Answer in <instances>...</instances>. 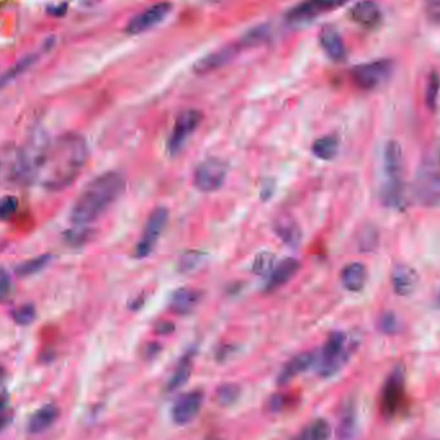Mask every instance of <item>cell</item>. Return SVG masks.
Masks as SVG:
<instances>
[{
	"label": "cell",
	"mask_w": 440,
	"mask_h": 440,
	"mask_svg": "<svg viewBox=\"0 0 440 440\" xmlns=\"http://www.w3.org/2000/svg\"><path fill=\"white\" fill-rule=\"evenodd\" d=\"M169 218V211L166 207H156L148 216L145 221L143 233L141 236L138 241L134 254L138 259H145L147 256L152 254V251L158 245V238L165 229L166 223Z\"/></svg>",
	"instance_id": "cell-10"
},
{
	"label": "cell",
	"mask_w": 440,
	"mask_h": 440,
	"mask_svg": "<svg viewBox=\"0 0 440 440\" xmlns=\"http://www.w3.org/2000/svg\"><path fill=\"white\" fill-rule=\"evenodd\" d=\"M52 141L42 126L30 131L25 145L20 147L22 160V185H30L38 179L45 158L48 156Z\"/></svg>",
	"instance_id": "cell-3"
},
{
	"label": "cell",
	"mask_w": 440,
	"mask_h": 440,
	"mask_svg": "<svg viewBox=\"0 0 440 440\" xmlns=\"http://www.w3.org/2000/svg\"><path fill=\"white\" fill-rule=\"evenodd\" d=\"M414 193L422 205H440V169L433 160H427L419 166L414 180Z\"/></svg>",
	"instance_id": "cell-7"
},
{
	"label": "cell",
	"mask_w": 440,
	"mask_h": 440,
	"mask_svg": "<svg viewBox=\"0 0 440 440\" xmlns=\"http://www.w3.org/2000/svg\"><path fill=\"white\" fill-rule=\"evenodd\" d=\"M202 403H204V394L199 390L182 395L172 406V421L179 427L188 425L199 414Z\"/></svg>",
	"instance_id": "cell-14"
},
{
	"label": "cell",
	"mask_w": 440,
	"mask_h": 440,
	"mask_svg": "<svg viewBox=\"0 0 440 440\" xmlns=\"http://www.w3.org/2000/svg\"><path fill=\"white\" fill-rule=\"evenodd\" d=\"M354 425H356V412H354V407L348 405L343 412L341 422H340V431H339V439L351 440L354 431Z\"/></svg>",
	"instance_id": "cell-31"
},
{
	"label": "cell",
	"mask_w": 440,
	"mask_h": 440,
	"mask_svg": "<svg viewBox=\"0 0 440 440\" xmlns=\"http://www.w3.org/2000/svg\"><path fill=\"white\" fill-rule=\"evenodd\" d=\"M125 178L117 172H107L89 182L71 209V221L87 227L98 219L124 192Z\"/></svg>",
	"instance_id": "cell-2"
},
{
	"label": "cell",
	"mask_w": 440,
	"mask_h": 440,
	"mask_svg": "<svg viewBox=\"0 0 440 440\" xmlns=\"http://www.w3.org/2000/svg\"><path fill=\"white\" fill-rule=\"evenodd\" d=\"M351 356L349 339L344 332L335 331L326 340L318 358V372L322 378H331L346 363Z\"/></svg>",
	"instance_id": "cell-4"
},
{
	"label": "cell",
	"mask_w": 440,
	"mask_h": 440,
	"mask_svg": "<svg viewBox=\"0 0 440 440\" xmlns=\"http://www.w3.org/2000/svg\"><path fill=\"white\" fill-rule=\"evenodd\" d=\"M319 43L324 50V53L330 57L332 61L340 62L345 58V45L343 39L336 30L330 26L321 31L319 34Z\"/></svg>",
	"instance_id": "cell-22"
},
{
	"label": "cell",
	"mask_w": 440,
	"mask_h": 440,
	"mask_svg": "<svg viewBox=\"0 0 440 440\" xmlns=\"http://www.w3.org/2000/svg\"><path fill=\"white\" fill-rule=\"evenodd\" d=\"M202 120L201 112L197 110L183 111L178 117L177 121L172 126V133L167 139V152L175 156L177 153L182 151V148L188 141V138L192 136L196 129L199 128Z\"/></svg>",
	"instance_id": "cell-11"
},
{
	"label": "cell",
	"mask_w": 440,
	"mask_h": 440,
	"mask_svg": "<svg viewBox=\"0 0 440 440\" xmlns=\"http://www.w3.org/2000/svg\"><path fill=\"white\" fill-rule=\"evenodd\" d=\"M317 357L314 353H300L294 358H291L289 362L285 365L282 371L278 376V384L280 385H286L289 384L292 378L299 376L300 373L308 371L312 365L316 363Z\"/></svg>",
	"instance_id": "cell-18"
},
{
	"label": "cell",
	"mask_w": 440,
	"mask_h": 440,
	"mask_svg": "<svg viewBox=\"0 0 440 440\" xmlns=\"http://www.w3.org/2000/svg\"><path fill=\"white\" fill-rule=\"evenodd\" d=\"M390 281L397 295L409 296L419 286V275L412 267L407 264H398L392 269Z\"/></svg>",
	"instance_id": "cell-15"
},
{
	"label": "cell",
	"mask_w": 440,
	"mask_h": 440,
	"mask_svg": "<svg viewBox=\"0 0 440 440\" xmlns=\"http://www.w3.org/2000/svg\"><path fill=\"white\" fill-rule=\"evenodd\" d=\"M440 92V77L436 72H431L427 79V90H425V102L429 110L434 111L438 104Z\"/></svg>",
	"instance_id": "cell-32"
},
{
	"label": "cell",
	"mask_w": 440,
	"mask_h": 440,
	"mask_svg": "<svg viewBox=\"0 0 440 440\" xmlns=\"http://www.w3.org/2000/svg\"><path fill=\"white\" fill-rule=\"evenodd\" d=\"M406 395V371L402 365L392 368L383 385L380 409L386 419H392L400 411Z\"/></svg>",
	"instance_id": "cell-5"
},
{
	"label": "cell",
	"mask_w": 440,
	"mask_h": 440,
	"mask_svg": "<svg viewBox=\"0 0 440 440\" xmlns=\"http://www.w3.org/2000/svg\"><path fill=\"white\" fill-rule=\"evenodd\" d=\"M9 422H11V417L8 414H0V431L7 427Z\"/></svg>",
	"instance_id": "cell-47"
},
{
	"label": "cell",
	"mask_w": 440,
	"mask_h": 440,
	"mask_svg": "<svg viewBox=\"0 0 440 440\" xmlns=\"http://www.w3.org/2000/svg\"><path fill=\"white\" fill-rule=\"evenodd\" d=\"M287 402H289V400H287V398H286L285 395L278 394V395H275L273 398H270V400H269V407H270L272 411L277 412V411H281L282 408H285Z\"/></svg>",
	"instance_id": "cell-44"
},
{
	"label": "cell",
	"mask_w": 440,
	"mask_h": 440,
	"mask_svg": "<svg viewBox=\"0 0 440 440\" xmlns=\"http://www.w3.org/2000/svg\"><path fill=\"white\" fill-rule=\"evenodd\" d=\"M38 60H39L38 53H30V55L22 57L20 61H17L11 69H8L3 75L0 76V90L6 88L8 84L12 83L18 76H21L28 70L31 69L35 63L38 62Z\"/></svg>",
	"instance_id": "cell-27"
},
{
	"label": "cell",
	"mask_w": 440,
	"mask_h": 440,
	"mask_svg": "<svg viewBox=\"0 0 440 440\" xmlns=\"http://www.w3.org/2000/svg\"><path fill=\"white\" fill-rule=\"evenodd\" d=\"M240 397V387L233 384L220 386L216 392V400L221 406H231Z\"/></svg>",
	"instance_id": "cell-35"
},
{
	"label": "cell",
	"mask_w": 440,
	"mask_h": 440,
	"mask_svg": "<svg viewBox=\"0 0 440 440\" xmlns=\"http://www.w3.org/2000/svg\"><path fill=\"white\" fill-rule=\"evenodd\" d=\"M438 303H439V305H440V292H439V297H438Z\"/></svg>",
	"instance_id": "cell-52"
},
{
	"label": "cell",
	"mask_w": 440,
	"mask_h": 440,
	"mask_svg": "<svg viewBox=\"0 0 440 440\" xmlns=\"http://www.w3.org/2000/svg\"><path fill=\"white\" fill-rule=\"evenodd\" d=\"M99 0H80V3L83 4L84 7H92L97 4Z\"/></svg>",
	"instance_id": "cell-49"
},
{
	"label": "cell",
	"mask_w": 440,
	"mask_h": 440,
	"mask_svg": "<svg viewBox=\"0 0 440 440\" xmlns=\"http://www.w3.org/2000/svg\"><path fill=\"white\" fill-rule=\"evenodd\" d=\"M269 28L267 26H258L251 28L248 33L243 35L241 44L243 47H255L258 44H262L264 40L268 39Z\"/></svg>",
	"instance_id": "cell-34"
},
{
	"label": "cell",
	"mask_w": 440,
	"mask_h": 440,
	"mask_svg": "<svg viewBox=\"0 0 440 440\" xmlns=\"http://www.w3.org/2000/svg\"><path fill=\"white\" fill-rule=\"evenodd\" d=\"M12 291L11 275L4 268H0V302H4Z\"/></svg>",
	"instance_id": "cell-41"
},
{
	"label": "cell",
	"mask_w": 440,
	"mask_h": 440,
	"mask_svg": "<svg viewBox=\"0 0 440 440\" xmlns=\"http://www.w3.org/2000/svg\"><path fill=\"white\" fill-rule=\"evenodd\" d=\"M227 172L228 166L223 160L207 158L196 167L193 174V185L201 192H215L226 182Z\"/></svg>",
	"instance_id": "cell-8"
},
{
	"label": "cell",
	"mask_w": 440,
	"mask_h": 440,
	"mask_svg": "<svg viewBox=\"0 0 440 440\" xmlns=\"http://www.w3.org/2000/svg\"><path fill=\"white\" fill-rule=\"evenodd\" d=\"M13 185H22L21 150L8 145L0 150V187Z\"/></svg>",
	"instance_id": "cell-12"
},
{
	"label": "cell",
	"mask_w": 440,
	"mask_h": 440,
	"mask_svg": "<svg viewBox=\"0 0 440 440\" xmlns=\"http://www.w3.org/2000/svg\"><path fill=\"white\" fill-rule=\"evenodd\" d=\"M330 424L324 419H314L292 440H329L331 438Z\"/></svg>",
	"instance_id": "cell-28"
},
{
	"label": "cell",
	"mask_w": 440,
	"mask_h": 440,
	"mask_svg": "<svg viewBox=\"0 0 440 440\" xmlns=\"http://www.w3.org/2000/svg\"><path fill=\"white\" fill-rule=\"evenodd\" d=\"M199 259H201V254H199V253H196V251L187 253L186 255H183V258L179 262L180 270H189V269L194 268L197 265Z\"/></svg>",
	"instance_id": "cell-43"
},
{
	"label": "cell",
	"mask_w": 440,
	"mask_h": 440,
	"mask_svg": "<svg viewBox=\"0 0 440 440\" xmlns=\"http://www.w3.org/2000/svg\"><path fill=\"white\" fill-rule=\"evenodd\" d=\"M384 170L385 182H398L403 180V153L398 142L390 141L385 145L384 151Z\"/></svg>",
	"instance_id": "cell-17"
},
{
	"label": "cell",
	"mask_w": 440,
	"mask_h": 440,
	"mask_svg": "<svg viewBox=\"0 0 440 440\" xmlns=\"http://www.w3.org/2000/svg\"><path fill=\"white\" fill-rule=\"evenodd\" d=\"M89 237V229L82 226H76V228L71 229L67 233V241L74 243V245H80L83 242L87 241Z\"/></svg>",
	"instance_id": "cell-40"
},
{
	"label": "cell",
	"mask_w": 440,
	"mask_h": 440,
	"mask_svg": "<svg viewBox=\"0 0 440 440\" xmlns=\"http://www.w3.org/2000/svg\"><path fill=\"white\" fill-rule=\"evenodd\" d=\"M60 416V409L55 405H45L39 408L36 412L30 417L28 421V431L31 434H40L52 427L55 419Z\"/></svg>",
	"instance_id": "cell-24"
},
{
	"label": "cell",
	"mask_w": 440,
	"mask_h": 440,
	"mask_svg": "<svg viewBox=\"0 0 440 440\" xmlns=\"http://www.w3.org/2000/svg\"><path fill=\"white\" fill-rule=\"evenodd\" d=\"M89 155L85 138L66 133L52 142L48 156L38 177L43 188L57 192L71 186L80 175Z\"/></svg>",
	"instance_id": "cell-1"
},
{
	"label": "cell",
	"mask_w": 440,
	"mask_h": 440,
	"mask_svg": "<svg viewBox=\"0 0 440 440\" xmlns=\"http://www.w3.org/2000/svg\"><path fill=\"white\" fill-rule=\"evenodd\" d=\"M312 152L316 158L324 161L332 160L339 152V139L335 136H324L319 138L312 145Z\"/></svg>",
	"instance_id": "cell-29"
},
{
	"label": "cell",
	"mask_w": 440,
	"mask_h": 440,
	"mask_svg": "<svg viewBox=\"0 0 440 440\" xmlns=\"http://www.w3.org/2000/svg\"><path fill=\"white\" fill-rule=\"evenodd\" d=\"M6 376H7V372H6V370L0 365V385L4 383V378H6Z\"/></svg>",
	"instance_id": "cell-50"
},
{
	"label": "cell",
	"mask_w": 440,
	"mask_h": 440,
	"mask_svg": "<svg viewBox=\"0 0 440 440\" xmlns=\"http://www.w3.org/2000/svg\"><path fill=\"white\" fill-rule=\"evenodd\" d=\"M299 267L300 264L294 258L283 259L282 262L277 264L275 268L272 269L269 275L268 282L265 286V291L273 292L275 290L285 286L296 275Z\"/></svg>",
	"instance_id": "cell-19"
},
{
	"label": "cell",
	"mask_w": 440,
	"mask_h": 440,
	"mask_svg": "<svg viewBox=\"0 0 440 440\" xmlns=\"http://www.w3.org/2000/svg\"><path fill=\"white\" fill-rule=\"evenodd\" d=\"M158 331L160 334H169L170 331H172V326L169 324H158Z\"/></svg>",
	"instance_id": "cell-46"
},
{
	"label": "cell",
	"mask_w": 440,
	"mask_h": 440,
	"mask_svg": "<svg viewBox=\"0 0 440 440\" xmlns=\"http://www.w3.org/2000/svg\"><path fill=\"white\" fill-rule=\"evenodd\" d=\"M346 1L348 0H304L290 9L289 13L286 14V20L291 26H305L319 16L344 6Z\"/></svg>",
	"instance_id": "cell-9"
},
{
	"label": "cell",
	"mask_w": 440,
	"mask_h": 440,
	"mask_svg": "<svg viewBox=\"0 0 440 440\" xmlns=\"http://www.w3.org/2000/svg\"><path fill=\"white\" fill-rule=\"evenodd\" d=\"M143 303H145V295L141 296L139 299H138L137 297V299H136L134 302H131V309L138 310L139 309V308H141V307H142V305H143Z\"/></svg>",
	"instance_id": "cell-45"
},
{
	"label": "cell",
	"mask_w": 440,
	"mask_h": 440,
	"mask_svg": "<svg viewBox=\"0 0 440 440\" xmlns=\"http://www.w3.org/2000/svg\"><path fill=\"white\" fill-rule=\"evenodd\" d=\"M394 74V63L390 60H378L358 65L351 70L353 83L359 89L376 90L384 87Z\"/></svg>",
	"instance_id": "cell-6"
},
{
	"label": "cell",
	"mask_w": 440,
	"mask_h": 440,
	"mask_svg": "<svg viewBox=\"0 0 440 440\" xmlns=\"http://www.w3.org/2000/svg\"><path fill=\"white\" fill-rule=\"evenodd\" d=\"M194 354H196V351L191 349V351H187L183 357L180 358L178 365H177V368H175V371L172 373V378L169 380V384H167V389L170 392H174L178 387H182L186 384L187 380L191 376Z\"/></svg>",
	"instance_id": "cell-26"
},
{
	"label": "cell",
	"mask_w": 440,
	"mask_h": 440,
	"mask_svg": "<svg viewBox=\"0 0 440 440\" xmlns=\"http://www.w3.org/2000/svg\"><path fill=\"white\" fill-rule=\"evenodd\" d=\"M234 55V48L220 49L215 53L204 57L202 60H199V62L194 65V72L197 74H207L211 72L214 70L223 67L226 63L229 62L232 60Z\"/></svg>",
	"instance_id": "cell-25"
},
{
	"label": "cell",
	"mask_w": 440,
	"mask_h": 440,
	"mask_svg": "<svg viewBox=\"0 0 440 440\" xmlns=\"http://www.w3.org/2000/svg\"><path fill=\"white\" fill-rule=\"evenodd\" d=\"M275 268V255L270 253H262L255 259L253 270L256 275H269Z\"/></svg>",
	"instance_id": "cell-36"
},
{
	"label": "cell",
	"mask_w": 440,
	"mask_h": 440,
	"mask_svg": "<svg viewBox=\"0 0 440 440\" xmlns=\"http://www.w3.org/2000/svg\"><path fill=\"white\" fill-rule=\"evenodd\" d=\"M207 440H223V439H218V438H211V439H207Z\"/></svg>",
	"instance_id": "cell-51"
},
{
	"label": "cell",
	"mask_w": 440,
	"mask_h": 440,
	"mask_svg": "<svg viewBox=\"0 0 440 440\" xmlns=\"http://www.w3.org/2000/svg\"><path fill=\"white\" fill-rule=\"evenodd\" d=\"M425 12L430 21L440 25V0H427Z\"/></svg>",
	"instance_id": "cell-42"
},
{
	"label": "cell",
	"mask_w": 440,
	"mask_h": 440,
	"mask_svg": "<svg viewBox=\"0 0 440 440\" xmlns=\"http://www.w3.org/2000/svg\"><path fill=\"white\" fill-rule=\"evenodd\" d=\"M18 201L13 196H6L0 199V220L11 219L17 211Z\"/></svg>",
	"instance_id": "cell-38"
},
{
	"label": "cell",
	"mask_w": 440,
	"mask_h": 440,
	"mask_svg": "<svg viewBox=\"0 0 440 440\" xmlns=\"http://www.w3.org/2000/svg\"><path fill=\"white\" fill-rule=\"evenodd\" d=\"M399 324L397 317L392 312H387L385 314H383L380 319V329L383 332H385L387 335H392L398 331Z\"/></svg>",
	"instance_id": "cell-39"
},
{
	"label": "cell",
	"mask_w": 440,
	"mask_h": 440,
	"mask_svg": "<svg viewBox=\"0 0 440 440\" xmlns=\"http://www.w3.org/2000/svg\"><path fill=\"white\" fill-rule=\"evenodd\" d=\"M275 233L289 248H296L302 242V229L289 215H281L273 223Z\"/></svg>",
	"instance_id": "cell-21"
},
{
	"label": "cell",
	"mask_w": 440,
	"mask_h": 440,
	"mask_svg": "<svg viewBox=\"0 0 440 440\" xmlns=\"http://www.w3.org/2000/svg\"><path fill=\"white\" fill-rule=\"evenodd\" d=\"M378 243V232L376 228L368 226L362 229V233L359 237V248L362 253H371Z\"/></svg>",
	"instance_id": "cell-33"
},
{
	"label": "cell",
	"mask_w": 440,
	"mask_h": 440,
	"mask_svg": "<svg viewBox=\"0 0 440 440\" xmlns=\"http://www.w3.org/2000/svg\"><path fill=\"white\" fill-rule=\"evenodd\" d=\"M351 20L365 28H376L381 23L383 14L378 3L362 0L351 9Z\"/></svg>",
	"instance_id": "cell-16"
},
{
	"label": "cell",
	"mask_w": 440,
	"mask_h": 440,
	"mask_svg": "<svg viewBox=\"0 0 440 440\" xmlns=\"http://www.w3.org/2000/svg\"><path fill=\"white\" fill-rule=\"evenodd\" d=\"M36 317V310H35L34 305L31 304H25L22 307H18L17 309H14L12 312V318H13L14 322L17 324H21V326H28L31 324Z\"/></svg>",
	"instance_id": "cell-37"
},
{
	"label": "cell",
	"mask_w": 440,
	"mask_h": 440,
	"mask_svg": "<svg viewBox=\"0 0 440 440\" xmlns=\"http://www.w3.org/2000/svg\"><path fill=\"white\" fill-rule=\"evenodd\" d=\"M367 268L362 263H351L341 272L343 286L351 292H361L367 283Z\"/></svg>",
	"instance_id": "cell-23"
},
{
	"label": "cell",
	"mask_w": 440,
	"mask_h": 440,
	"mask_svg": "<svg viewBox=\"0 0 440 440\" xmlns=\"http://www.w3.org/2000/svg\"><path fill=\"white\" fill-rule=\"evenodd\" d=\"M170 11H172V4L167 1L153 4L151 7L145 9L142 13L137 14L134 18H131L129 25L126 26V31L131 35L145 33L164 21L166 16L170 13Z\"/></svg>",
	"instance_id": "cell-13"
},
{
	"label": "cell",
	"mask_w": 440,
	"mask_h": 440,
	"mask_svg": "<svg viewBox=\"0 0 440 440\" xmlns=\"http://www.w3.org/2000/svg\"><path fill=\"white\" fill-rule=\"evenodd\" d=\"M199 300H201V292L199 290L182 287L172 294L169 308L175 314L186 316L199 305Z\"/></svg>",
	"instance_id": "cell-20"
},
{
	"label": "cell",
	"mask_w": 440,
	"mask_h": 440,
	"mask_svg": "<svg viewBox=\"0 0 440 440\" xmlns=\"http://www.w3.org/2000/svg\"><path fill=\"white\" fill-rule=\"evenodd\" d=\"M8 403V395L7 392H1L0 394V412L3 411V408L7 406Z\"/></svg>",
	"instance_id": "cell-48"
},
{
	"label": "cell",
	"mask_w": 440,
	"mask_h": 440,
	"mask_svg": "<svg viewBox=\"0 0 440 440\" xmlns=\"http://www.w3.org/2000/svg\"><path fill=\"white\" fill-rule=\"evenodd\" d=\"M50 262V256L49 255H40L33 258L30 260L22 263L21 265H18L16 269V273L20 277H28V275H34L39 273L40 270L45 268Z\"/></svg>",
	"instance_id": "cell-30"
}]
</instances>
